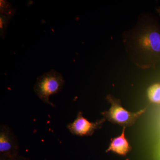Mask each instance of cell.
I'll list each match as a JSON object with an SVG mask.
<instances>
[{
	"label": "cell",
	"mask_w": 160,
	"mask_h": 160,
	"mask_svg": "<svg viewBox=\"0 0 160 160\" xmlns=\"http://www.w3.org/2000/svg\"><path fill=\"white\" fill-rule=\"evenodd\" d=\"M123 42L130 61L140 69L160 65V24L155 17L141 14L134 26L123 33Z\"/></svg>",
	"instance_id": "cell-1"
},
{
	"label": "cell",
	"mask_w": 160,
	"mask_h": 160,
	"mask_svg": "<svg viewBox=\"0 0 160 160\" xmlns=\"http://www.w3.org/2000/svg\"><path fill=\"white\" fill-rule=\"evenodd\" d=\"M65 84V80L62 74L52 69L38 78L33 89L40 99L44 102L55 107V105L49 100V98L59 92L63 89Z\"/></svg>",
	"instance_id": "cell-2"
},
{
	"label": "cell",
	"mask_w": 160,
	"mask_h": 160,
	"mask_svg": "<svg viewBox=\"0 0 160 160\" xmlns=\"http://www.w3.org/2000/svg\"><path fill=\"white\" fill-rule=\"evenodd\" d=\"M106 99L110 103L111 107L109 110L102 112L103 118L110 122L118 124L123 127L126 128L132 126L138 119L146 112V108L136 112L127 111L122 106L119 99L116 98L110 94L107 96Z\"/></svg>",
	"instance_id": "cell-3"
},
{
	"label": "cell",
	"mask_w": 160,
	"mask_h": 160,
	"mask_svg": "<svg viewBox=\"0 0 160 160\" xmlns=\"http://www.w3.org/2000/svg\"><path fill=\"white\" fill-rule=\"evenodd\" d=\"M106 120L104 118L91 122L83 116L81 112L78 113L76 118L67 127L72 134L79 136H89L102 128Z\"/></svg>",
	"instance_id": "cell-4"
},
{
	"label": "cell",
	"mask_w": 160,
	"mask_h": 160,
	"mask_svg": "<svg viewBox=\"0 0 160 160\" xmlns=\"http://www.w3.org/2000/svg\"><path fill=\"white\" fill-rule=\"evenodd\" d=\"M20 149L17 138L7 125L0 126V156H15Z\"/></svg>",
	"instance_id": "cell-5"
},
{
	"label": "cell",
	"mask_w": 160,
	"mask_h": 160,
	"mask_svg": "<svg viewBox=\"0 0 160 160\" xmlns=\"http://www.w3.org/2000/svg\"><path fill=\"white\" fill-rule=\"evenodd\" d=\"M126 127H123L122 134L112 140L107 152L112 151L121 156H126L131 150L128 140L125 137Z\"/></svg>",
	"instance_id": "cell-6"
},
{
	"label": "cell",
	"mask_w": 160,
	"mask_h": 160,
	"mask_svg": "<svg viewBox=\"0 0 160 160\" xmlns=\"http://www.w3.org/2000/svg\"><path fill=\"white\" fill-rule=\"evenodd\" d=\"M147 96L151 102L160 104V84L151 85L147 90Z\"/></svg>",
	"instance_id": "cell-7"
},
{
	"label": "cell",
	"mask_w": 160,
	"mask_h": 160,
	"mask_svg": "<svg viewBox=\"0 0 160 160\" xmlns=\"http://www.w3.org/2000/svg\"><path fill=\"white\" fill-rule=\"evenodd\" d=\"M13 16L7 15L2 14L0 15V33L1 37L4 38L6 33V29L9 22Z\"/></svg>",
	"instance_id": "cell-8"
},
{
	"label": "cell",
	"mask_w": 160,
	"mask_h": 160,
	"mask_svg": "<svg viewBox=\"0 0 160 160\" xmlns=\"http://www.w3.org/2000/svg\"><path fill=\"white\" fill-rule=\"evenodd\" d=\"M0 12L2 14L14 16L16 10L12 9L11 4L7 1H0Z\"/></svg>",
	"instance_id": "cell-9"
},
{
	"label": "cell",
	"mask_w": 160,
	"mask_h": 160,
	"mask_svg": "<svg viewBox=\"0 0 160 160\" xmlns=\"http://www.w3.org/2000/svg\"><path fill=\"white\" fill-rule=\"evenodd\" d=\"M19 155L15 156H0V160H19Z\"/></svg>",
	"instance_id": "cell-10"
},
{
	"label": "cell",
	"mask_w": 160,
	"mask_h": 160,
	"mask_svg": "<svg viewBox=\"0 0 160 160\" xmlns=\"http://www.w3.org/2000/svg\"><path fill=\"white\" fill-rule=\"evenodd\" d=\"M19 160H30L28 158L24 157L21 156L19 155Z\"/></svg>",
	"instance_id": "cell-11"
}]
</instances>
